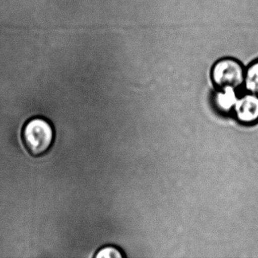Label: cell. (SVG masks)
<instances>
[{
	"label": "cell",
	"instance_id": "obj_5",
	"mask_svg": "<svg viewBox=\"0 0 258 258\" xmlns=\"http://www.w3.org/2000/svg\"><path fill=\"white\" fill-rule=\"evenodd\" d=\"M244 87L248 93L258 96V58L245 69Z\"/></svg>",
	"mask_w": 258,
	"mask_h": 258
},
{
	"label": "cell",
	"instance_id": "obj_2",
	"mask_svg": "<svg viewBox=\"0 0 258 258\" xmlns=\"http://www.w3.org/2000/svg\"><path fill=\"white\" fill-rule=\"evenodd\" d=\"M245 69L238 60L224 58L217 61L211 70V79L219 89H237L244 86Z\"/></svg>",
	"mask_w": 258,
	"mask_h": 258
},
{
	"label": "cell",
	"instance_id": "obj_1",
	"mask_svg": "<svg viewBox=\"0 0 258 258\" xmlns=\"http://www.w3.org/2000/svg\"><path fill=\"white\" fill-rule=\"evenodd\" d=\"M55 140L52 123L44 117H36L25 123L22 131L24 146L34 157L44 155L49 152Z\"/></svg>",
	"mask_w": 258,
	"mask_h": 258
},
{
	"label": "cell",
	"instance_id": "obj_3",
	"mask_svg": "<svg viewBox=\"0 0 258 258\" xmlns=\"http://www.w3.org/2000/svg\"><path fill=\"white\" fill-rule=\"evenodd\" d=\"M237 120L244 125L258 123V96L248 93L237 99L233 108Z\"/></svg>",
	"mask_w": 258,
	"mask_h": 258
},
{
	"label": "cell",
	"instance_id": "obj_4",
	"mask_svg": "<svg viewBox=\"0 0 258 258\" xmlns=\"http://www.w3.org/2000/svg\"><path fill=\"white\" fill-rule=\"evenodd\" d=\"M235 90L230 87L220 89L215 96V103L219 109L225 112L233 110L238 98Z\"/></svg>",
	"mask_w": 258,
	"mask_h": 258
},
{
	"label": "cell",
	"instance_id": "obj_6",
	"mask_svg": "<svg viewBox=\"0 0 258 258\" xmlns=\"http://www.w3.org/2000/svg\"><path fill=\"white\" fill-rule=\"evenodd\" d=\"M124 255L121 250L114 246H106L98 250L95 255L96 258H122Z\"/></svg>",
	"mask_w": 258,
	"mask_h": 258
}]
</instances>
